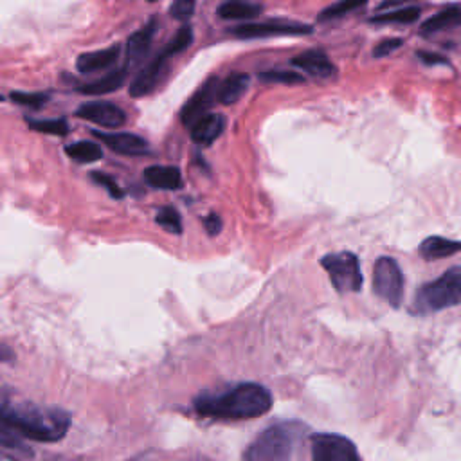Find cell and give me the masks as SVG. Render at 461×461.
<instances>
[{
    "label": "cell",
    "mask_w": 461,
    "mask_h": 461,
    "mask_svg": "<svg viewBox=\"0 0 461 461\" xmlns=\"http://www.w3.org/2000/svg\"><path fill=\"white\" fill-rule=\"evenodd\" d=\"M0 421L22 438L52 443L65 438L70 414L58 407H43L0 389Z\"/></svg>",
    "instance_id": "6da1fadb"
},
{
    "label": "cell",
    "mask_w": 461,
    "mask_h": 461,
    "mask_svg": "<svg viewBox=\"0 0 461 461\" xmlns=\"http://www.w3.org/2000/svg\"><path fill=\"white\" fill-rule=\"evenodd\" d=\"M200 416L212 420H252L272 407L270 391L256 382H241L218 393H202L193 402Z\"/></svg>",
    "instance_id": "7a4b0ae2"
},
{
    "label": "cell",
    "mask_w": 461,
    "mask_h": 461,
    "mask_svg": "<svg viewBox=\"0 0 461 461\" xmlns=\"http://www.w3.org/2000/svg\"><path fill=\"white\" fill-rule=\"evenodd\" d=\"M304 427L283 421L265 429L245 450L243 461H290Z\"/></svg>",
    "instance_id": "3957f363"
},
{
    "label": "cell",
    "mask_w": 461,
    "mask_h": 461,
    "mask_svg": "<svg viewBox=\"0 0 461 461\" xmlns=\"http://www.w3.org/2000/svg\"><path fill=\"white\" fill-rule=\"evenodd\" d=\"M457 304H461V267H452L416 290L412 312L434 313Z\"/></svg>",
    "instance_id": "277c9868"
},
{
    "label": "cell",
    "mask_w": 461,
    "mask_h": 461,
    "mask_svg": "<svg viewBox=\"0 0 461 461\" xmlns=\"http://www.w3.org/2000/svg\"><path fill=\"white\" fill-rule=\"evenodd\" d=\"M333 288L339 294H351L362 288V272L358 258L353 252H331L321 259Z\"/></svg>",
    "instance_id": "5b68a950"
},
{
    "label": "cell",
    "mask_w": 461,
    "mask_h": 461,
    "mask_svg": "<svg viewBox=\"0 0 461 461\" xmlns=\"http://www.w3.org/2000/svg\"><path fill=\"white\" fill-rule=\"evenodd\" d=\"M373 292L393 308L400 306L403 297V274L393 258L382 256L375 261Z\"/></svg>",
    "instance_id": "8992f818"
},
{
    "label": "cell",
    "mask_w": 461,
    "mask_h": 461,
    "mask_svg": "<svg viewBox=\"0 0 461 461\" xmlns=\"http://www.w3.org/2000/svg\"><path fill=\"white\" fill-rule=\"evenodd\" d=\"M312 461H362L357 447L339 434L312 436Z\"/></svg>",
    "instance_id": "52a82bcc"
},
{
    "label": "cell",
    "mask_w": 461,
    "mask_h": 461,
    "mask_svg": "<svg viewBox=\"0 0 461 461\" xmlns=\"http://www.w3.org/2000/svg\"><path fill=\"white\" fill-rule=\"evenodd\" d=\"M230 34L236 38H267V36H301L312 32L310 25L299 22H286V20H270V22H249L229 29Z\"/></svg>",
    "instance_id": "ba28073f"
},
{
    "label": "cell",
    "mask_w": 461,
    "mask_h": 461,
    "mask_svg": "<svg viewBox=\"0 0 461 461\" xmlns=\"http://www.w3.org/2000/svg\"><path fill=\"white\" fill-rule=\"evenodd\" d=\"M218 86H220V81L214 76L207 77L198 86V90L189 97V101L184 104L180 112V121L184 126H193L203 115L209 113V108L218 99Z\"/></svg>",
    "instance_id": "9c48e42d"
},
{
    "label": "cell",
    "mask_w": 461,
    "mask_h": 461,
    "mask_svg": "<svg viewBox=\"0 0 461 461\" xmlns=\"http://www.w3.org/2000/svg\"><path fill=\"white\" fill-rule=\"evenodd\" d=\"M171 59L169 54H166V50L162 49L160 54H157L149 65H146L131 81L130 85V95L131 97H142L149 92H153L157 88V85L160 83V79L164 77L166 72V65Z\"/></svg>",
    "instance_id": "30bf717a"
},
{
    "label": "cell",
    "mask_w": 461,
    "mask_h": 461,
    "mask_svg": "<svg viewBox=\"0 0 461 461\" xmlns=\"http://www.w3.org/2000/svg\"><path fill=\"white\" fill-rule=\"evenodd\" d=\"M76 115L106 128H117L126 121V113L117 104L108 101L85 103L76 110Z\"/></svg>",
    "instance_id": "8fae6325"
},
{
    "label": "cell",
    "mask_w": 461,
    "mask_h": 461,
    "mask_svg": "<svg viewBox=\"0 0 461 461\" xmlns=\"http://www.w3.org/2000/svg\"><path fill=\"white\" fill-rule=\"evenodd\" d=\"M292 65L297 68H303L306 74L319 79H330V77H335L337 74V68L331 63V59L319 49H312L297 54L295 58H292Z\"/></svg>",
    "instance_id": "7c38bea8"
},
{
    "label": "cell",
    "mask_w": 461,
    "mask_h": 461,
    "mask_svg": "<svg viewBox=\"0 0 461 461\" xmlns=\"http://www.w3.org/2000/svg\"><path fill=\"white\" fill-rule=\"evenodd\" d=\"M94 137L101 139L108 148L122 155H146L149 153V144L133 133H108V131H92Z\"/></svg>",
    "instance_id": "4fadbf2b"
},
{
    "label": "cell",
    "mask_w": 461,
    "mask_h": 461,
    "mask_svg": "<svg viewBox=\"0 0 461 461\" xmlns=\"http://www.w3.org/2000/svg\"><path fill=\"white\" fill-rule=\"evenodd\" d=\"M155 31H157V18H151L142 29L135 31L128 38V45H126L128 65H139L148 56Z\"/></svg>",
    "instance_id": "5bb4252c"
},
{
    "label": "cell",
    "mask_w": 461,
    "mask_h": 461,
    "mask_svg": "<svg viewBox=\"0 0 461 461\" xmlns=\"http://www.w3.org/2000/svg\"><path fill=\"white\" fill-rule=\"evenodd\" d=\"M225 126V119L220 113H207L191 126V139L196 144L207 146L216 140Z\"/></svg>",
    "instance_id": "9a60e30c"
},
{
    "label": "cell",
    "mask_w": 461,
    "mask_h": 461,
    "mask_svg": "<svg viewBox=\"0 0 461 461\" xmlns=\"http://www.w3.org/2000/svg\"><path fill=\"white\" fill-rule=\"evenodd\" d=\"M119 52H121L119 45H112L108 49L95 50V52H85L76 59V67L83 74H88V72H94L99 68H106L117 61Z\"/></svg>",
    "instance_id": "2e32d148"
},
{
    "label": "cell",
    "mask_w": 461,
    "mask_h": 461,
    "mask_svg": "<svg viewBox=\"0 0 461 461\" xmlns=\"http://www.w3.org/2000/svg\"><path fill=\"white\" fill-rule=\"evenodd\" d=\"M144 180L157 189H180L182 175L175 166H151L144 169Z\"/></svg>",
    "instance_id": "e0dca14e"
},
{
    "label": "cell",
    "mask_w": 461,
    "mask_h": 461,
    "mask_svg": "<svg viewBox=\"0 0 461 461\" xmlns=\"http://www.w3.org/2000/svg\"><path fill=\"white\" fill-rule=\"evenodd\" d=\"M461 252V241L443 238V236H429L420 245V254L425 259H439L447 256H454Z\"/></svg>",
    "instance_id": "ac0fdd59"
},
{
    "label": "cell",
    "mask_w": 461,
    "mask_h": 461,
    "mask_svg": "<svg viewBox=\"0 0 461 461\" xmlns=\"http://www.w3.org/2000/svg\"><path fill=\"white\" fill-rule=\"evenodd\" d=\"M249 74L245 72H232L230 76H227L220 86H218V101L223 104H232L236 103L247 90L249 86Z\"/></svg>",
    "instance_id": "d6986e66"
},
{
    "label": "cell",
    "mask_w": 461,
    "mask_h": 461,
    "mask_svg": "<svg viewBox=\"0 0 461 461\" xmlns=\"http://www.w3.org/2000/svg\"><path fill=\"white\" fill-rule=\"evenodd\" d=\"M126 74H128V68H117L113 72H110L108 76H103L99 77L97 81L94 83H86V85H79L77 86V92L81 94H88V95H94V94H110L117 88L122 86L124 79H126Z\"/></svg>",
    "instance_id": "ffe728a7"
},
{
    "label": "cell",
    "mask_w": 461,
    "mask_h": 461,
    "mask_svg": "<svg viewBox=\"0 0 461 461\" xmlns=\"http://www.w3.org/2000/svg\"><path fill=\"white\" fill-rule=\"evenodd\" d=\"M261 11L263 7L259 4H252L247 0H229L218 7V16L225 20H252Z\"/></svg>",
    "instance_id": "44dd1931"
},
{
    "label": "cell",
    "mask_w": 461,
    "mask_h": 461,
    "mask_svg": "<svg viewBox=\"0 0 461 461\" xmlns=\"http://www.w3.org/2000/svg\"><path fill=\"white\" fill-rule=\"evenodd\" d=\"M461 22V9L457 7H447V9H441L439 13L432 14L430 18H427L423 23H421V32L423 34H429V32H436V31H443V29H448L456 23Z\"/></svg>",
    "instance_id": "7402d4cb"
},
{
    "label": "cell",
    "mask_w": 461,
    "mask_h": 461,
    "mask_svg": "<svg viewBox=\"0 0 461 461\" xmlns=\"http://www.w3.org/2000/svg\"><path fill=\"white\" fill-rule=\"evenodd\" d=\"M65 153L77 162H94L103 157L101 148L90 140H79L65 146Z\"/></svg>",
    "instance_id": "603a6c76"
},
{
    "label": "cell",
    "mask_w": 461,
    "mask_h": 461,
    "mask_svg": "<svg viewBox=\"0 0 461 461\" xmlns=\"http://www.w3.org/2000/svg\"><path fill=\"white\" fill-rule=\"evenodd\" d=\"M421 9L420 7H400L396 11L375 14L369 18L371 23H412L420 18Z\"/></svg>",
    "instance_id": "cb8c5ba5"
},
{
    "label": "cell",
    "mask_w": 461,
    "mask_h": 461,
    "mask_svg": "<svg viewBox=\"0 0 461 461\" xmlns=\"http://www.w3.org/2000/svg\"><path fill=\"white\" fill-rule=\"evenodd\" d=\"M366 2H367V0H339V2L331 4V5H328V7L317 16V20H319V22H328V20L340 18V16H344V14H348V13H353L355 9L362 7Z\"/></svg>",
    "instance_id": "d4e9b609"
},
{
    "label": "cell",
    "mask_w": 461,
    "mask_h": 461,
    "mask_svg": "<svg viewBox=\"0 0 461 461\" xmlns=\"http://www.w3.org/2000/svg\"><path fill=\"white\" fill-rule=\"evenodd\" d=\"M29 128L41 131V133H52V135H59L65 137L68 133V124L63 117L59 119H43V121H34V119H27Z\"/></svg>",
    "instance_id": "484cf974"
},
{
    "label": "cell",
    "mask_w": 461,
    "mask_h": 461,
    "mask_svg": "<svg viewBox=\"0 0 461 461\" xmlns=\"http://www.w3.org/2000/svg\"><path fill=\"white\" fill-rule=\"evenodd\" d=\"M191 41H193V29L189 25H182L175 32V36L169 40V43L164 47V50H166V54H169L173 58L175 54L185 50L191 45Z\"/></svg>",
    "instance_id": "4316f807"
},
{
    "label": "cell",
    "mask_w": 461,
    "mask_h": 461,
    "mask_svg": "<svg viewBox=\"0 0 461 461\" xmlns=\"http://www.w3.org/2000/svg\"><path fill=\"white\" fill-rule=\"evenodd\" d=\"M157 223L171 232V234H180L182 232V220H180V214L173 209V207H162L158 212H157Z\"/></svg>",
    "instance_id": "83f0119b"
},
{
    "label": "cell",
    "mask_w": 461,
    "mask_h": 461,
    "mask_svg": "<svg viewBox=\"0 0 461 461\" xmlns=\"http://www.w3.org/2000/svg\"><path fill=\"white\" fill-rule=\"evenodd\" d=\"M0 447L31 456V450L25 447V443H23L22 438H20V434H16L13 429H9V427H7L5 423H2V421H0Z\"/></svg>",
    "instance_id": "f1b7e54d"
},
{
    "label": "cell",
    "mask_w": 461,
    "mask_h": 461,
    "mask_svg": "<svg viewBox=\"0 0 461 461\" xmlns=\"http://www.w3.org/2000/svg\"><path fill=\"white\" fill-rule=\"evenodd\" d=\"M258 77L265 83H283V85H295L304 81L301 74L292 70H265V72H259Z\"/></svg>",
    "instance_id": "f546056e"
},
{
    "label": "cell",
    "mask_w": 461,
    "mask_h": 461,
    "mask_svg": "<svg viewBox=\"0 0 461 461\" xmlns=\"http://www.w3.org/2000/svg\"><path fill=\"white\" fill-rule=\"evenodd\" d=\"M11 101L18 103V104H25L31 108H40L41 104H45L49 101V94H41V92H11Z\"/></svg>",
    "instance_id": "4dcf8cb0"
},
{
    "label": "cell",
    "mask_w": 461,
    "mask_h": 461,
    "mask_svg": "<svg viewBox=\"0 0 461 461\" xmlns=\"http://www.w3.org/2000/svg\"><path fill=\"white\" fill-rule=\"evenodd\" d=\"M90 178L97 184V185H101V187H104L106 191H108V194H112L113 198H122L124 196V191L113 182V178L110 176V175H106V173H103V171H92L90 173Z\"/></svg>",
    "instance_id": "1f68e13d"
},
{
    "label": "cell",
    "mask_w": 461,
    "mask_h": 461,
    "mask_svg": "<svg viewBox=\"0 0 461 461\" xmlns=\"http://www.w3.org/2000/svg\"><path fill=\"white\" fill-rule=\"evenodd\" d=\"M194 4H196V0H175L169 7V14L180 22H185L193 16Z\"/></svg>",
    "instance_id": "d6a6232c"
},
{
    "label": "cell",
    "mask_w": 461,
    "mask_h": 461,
    "mask_svg": "<svg viewBox=\"0 0 461 461\" xmlns=\"http://www.w3.org/2000/svg\"><path fill=\"white\" fill-rule=\"evenodd\" d=\"M402 43H403V40H402V38H385V40H382L378 45H375V49H373V56H375V58L389 56V54H391V52H394Z\"/></svg>",
    "instance_id": "836d02e7"
},
{
    "label": "cell",
    "mask_w": 461,
    "mask_h": 461,
    "mask_svg": "<svg viewBox=\"0 0 461 461\" xmlns=\"http://www.w3.org/2000/svg\"><path fill=\"white\" fill-rule=\"evenodd\" d=\"M203 227H205V232L209 236H216L221 230L223 223H221V218L216 212H209V216L203 218Z\"/></svg>",
    "instance_id": "e575fe53"
},
{
    "label": "cell",
    "mask_w": 461,
    "mask_h": 461,
    "mask_svg": "<svg viewBox=\"0 0 461 461\" xmlns=\"http://www.w3.org/2000/svg\"><path fill=\"white\" fill-rule=\"evenodd\" d=\"M418 59H421L425 65H448V59L443 58L441 54L436 52H429V50H420L416 52Z\"/></svg>",
    "instance_id": "d590c367"
},
{
    "label": "cell",
    "mask_w": 461,
    "mask_h": 461,
    "mask_svg": "<svg viewBox=\"0 0 461 461\" xmlns=\"http://www.w3.org/2000/svg\"><path fill=\"white\" fill-rule=\"evenodd\" d=\"M14 358V351L9 346L0 344V362H11Z\"/></svg>",
    "instance_id": "8d00e7d4"
},
{
    "label": "cell",
    "mask_w": 461,
    "mask_h": 461,
    "mask_svg": "<svg viewBox=\"0 0 461 461\" xmlns=\"http://www.w3.org/2000/svg\"><path fill=\"white\" fill-rule=\"evenodd\" d=\"M409 2H414V0H384L378 9H387V7H396V5H403V4H409Z\"/></svg>",
    "instance_id": "74e56055"
},
{
    "label": "cell",
    "mask_w": 461,
    "mask_h": 461,
    "mask_svg": "<svg viewBox=\"0 0 461 461\" xmlns=\"http://www.w3.org/2000/svg\"><path fill=\"white\" fill-rule=\"evenodd\" d=\"M148 2H157V0H148Z\"/></svg>",
    "instance_id": "f35d334b"
},
{
    "label": "cell",
    "mask_w": 461,
    "mask_h": 461,
    "mask_svg": "<svg viewBox=\"0 0 461 461\" xmlns=\"http://www.w3.org/2000/svg\"><path fill=\"white\" fill-rule=\"evenodd\" d=\"M0 99H2V95H0Z\"/></svg>",
    "instance_id": "ab89813d"
}]
</instances>
